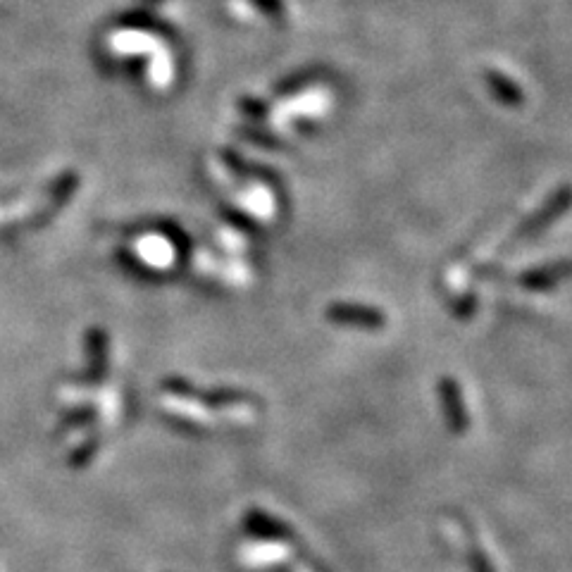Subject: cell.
Wrapping results in <instances>:
<instances>
[{
    "label": "cell",
    "mask_w": 572,
    "mask_h": 572,
    "mask_svg": "<svg viewBox=\"0 0 572 572\" xmlns=\"http://www.w3.org/2000/svg\"><path fill=\"white\" fill-rule=\"evenodd\" d=\"M327 317L337 325L358 327V329H382L387 317L370 306H358V303H332L327 308Z\"/></svg>",
    "instance_id": "1"
},
{
    "label": "cell",
    "mask_w": 572,
    "mask_h": 572,
    "mask_svg": "<svg viewBox=\"0 0 572 572\" xmlns=\"http://www.w3.org/2000/svg\"><path fill=\"white\" fill-rule=\"evenodd\" d=\"M489 84H491V89H494V93L501 98L503 103H508V105H520L522 103L520 89L515 84L508 82V79L503 77V74L489 72Z\"/></svg>",
    "instance_id": "5"
},
{
    "label": "cell",
    "mask_w": 572,
    "mask_h": 572,
    "mask_svg": "<svg viewBox=\"0 0 572 572\" xmlns=\"http://www.w3.org/2000/svg\"><path fill=\"white\" fill-rule=\"evenodd\" d=\"M565 275H572V263L549 265L546 270L530 272V275L522 277V284H525L527 289H546V286H551L558 277H565Z\"/></svg>",
    "instance_id": "4"
},
{
    "label": "cell",
    "mask_w": 572,
    "mask_h": 572,
    "mask_svg": "<svg viewBox=\"0 0 572 572\" xmlns=\"http://www.w3.org/2000/svg\"><path fill=\"white\" fill-rule=\"evenodd\" d=\"M570 203H572V189L558 191L556 196L549 198V203L544 205L542 213L534 215L530 222H525V225H522V232L518 234V239H527V236H534V234L542 232V229L546 225H551V222L556 220L558 215H563V210L568 208Z\"/></svg>",
    "instance_id": "3"
},
{
    "label": "cell",
    "mask_w": 572,
    "mask_h": 572,
    "mask_svg": "<svg viewBox=\"0 0 572 572\" xmlns=\"http://www.w3.org/2000/svg\"><path fill=\"white\" fill-rule=\"evenodd\" d=\"M439 396H441V403H444V415H446V420H449V427L453 429V432H465L470 425L468 410H465L460 387L453 382L451 377H444L439 382Z\"/></svg>",
    "instance_id": "2"
}]
</instances>
